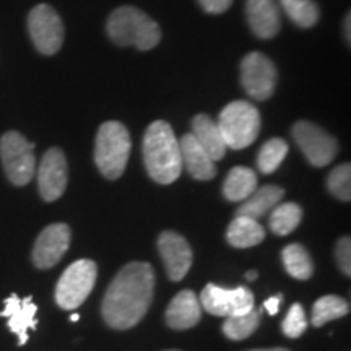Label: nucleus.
Returning <instances> with one entry per match:
<instances>
[{"label": "nucleus", "instance_id": "f257e3e1", "mask_svg": "<svg viewBox=\"0 0 351 351\" xmlns=\"http://www.w3.org/2000/svg\"><path fill=\"white\" fill-rule=\"evenodd\" d=\"M155 271L147 262H130L109 285L103 300V317L111 328L127 330L145 317L153 300Z\"/></svg>", "mask_w": 351, "mask_h": 351}, {"label": "nucleus", "instance_id": "f03ea898", "mask_svg": "<svg viewBox=\"0 0 351 351\" xmlns=\"http://www.w3.org/2000/svg\"><path fill=\"white\" fill-rule=\"evenodd\" d=\"M143 161L147 173L158 184H173L182 173L179 140L166 121L148 125L143 137Z\"/></svg>", "mask_w": 351, "mask_h": 351}, {"label": "nucleus", "instance_id": "7ed1b4c3", "mask_svg": "<svg viewBox=\"0 0 351 351\" xmlns=\"http://www.w3.org/2000/svg\"><path fill=\"white\" fill-rule=\"evenodd\" d=\"M108 36L121 47L134 46L138 51H150L161 41V29L147 13L135 7L116 8L108 19Z\"/></svg>", "mask_w": 351, "mask_h": 351}, {"label": "nucleus", "instance_id": "20e7f679", "mask_svg": "<svg viewBox=\"0 0 351 351\" xmlns=\"http://www.w3.org/2000/svg\"><path fill=\"white\" fill-rule=\"evenodd\" d=\"M130 150V134L124 124L108 121L99 127L96 134L95 163L104 178L116 181L124 174Z\"/></svg>", "mask_w": 351, "mask_h": 351}, {"label": "nucleus", "instance_id": "39448f33", "mask_svg": "<svg viewBox=\"0 0 351 351\" xmlns=\"http://www.w3.org/2000/svg\"><path fill=\"white\" fill-rule=\"evenodd\" d=\"M217 124L226 148L243 150L257 140L261 134L262 119L261 112L252 103L238 99L225 106Z\"/></svg>", "mask_w": 351, "mask_h": 351}, {"label": "nucleus", "instance_id": "423d86ee", "mask_svg": "<svg viewBox=\"0 0 351 351\" xmlns=\"http://www.w3.org/2000/svg\"><path fill=\"white\" fill-rule=\"evenodd\" d=\"M0 160L8 181L13 186H26L36 173L34 143L28 142L20 132L8 130L0 138Z\"/></svg>", "mask_w": 351, "mask_h": 351}, {"label": "nucleus", "instance_id": "0eeeda50", "mask_svg": "<svg viewBox=\"0 0 351 351\" xmlns=\"http://www.w3.org/2000/svg\"><path fill=\"white\" fill-rule=\"evenodd\" d=\"M98 267L90 258H80L73 262L64 271L56 287V302L65 311L80 307L90 293L93 291Z\"/></svg>", "mask_w": 351, "mask_h": 351}, {"label": "nucleus", "instance_id": "6e6552de", "mask_svg": "<svg viewBox=\"0 0 351 351\" xmlns=\"http://www.w3.org/2000/svg\"><path fill=\"white\" fill-rule=\"evenodd\" d=\"M28 33L34 47L43 56H54L64 44L62 19L47 3H39L28 15Z\"/></svg>", "mask_w": 351, "mask_h": 351}, {"label": "nucleus", "instance_id": "1a4fd4ad", "mask_svg": "<svg viewBox=\"0 0 351 351\" xmlns=\"http://www.w3.org/2000/svg\"><path fill=\"white\" fill-rule=\"evenodd\" d=\"M293 138L301 148L302 155L315 168H324L330 165L339 153V142L322 127L309 121H300L293 125Z\"/></svg>", "mask_w": 351, "mask_h": 351}, {"label": "nucleus", "instance_id": "9d476101", "mask_svg": "<svg viewBox=\"0 0 351 351\" xmlns=\"http://www.w3.org/2000/svg\"><path fill=\"white\" fill-rule=\"evenodd\" d=\"M278 72L275 64L262 52H249L241 60V83L252 99L265 101L275 93Z\"/></svg>", "mask_w": 351, "mask_h": 351}, {"label": "nucleus", "instance_id": "9b49d317", "mask_svg": "<svg viewBox=\"0 0 351 351\" xmlns=\"http://www.w3.org/2000/svg\"><path fill=\"white\" fill-rule=\"evenodd\" d=\"M199 301H202V306L208 314L225 319L231 317V315L249 313L256 304L254 293L249 288L239 287L234 289H226L217 287L213 283L204 288Z\"/></svg>", "mask_w": 351, "mask_h": 351}, {"label": "nucleus", "instance_id": "f8f14e48", "mask_svg": "<svg viewBox=\"0 0 351 351\" xmlns=\"http://www.w3.org/2000/svg\"><path fill=\"white\" fill-rule=\"evenodd\" d=\"M69 182L67 158L60 148L44 153L38 168V187L44 202H56L64 195Z\"/></svg>", "mask_w": 351, "mask_h": 351}, {"label": "nucleus", "instance_id": "ddd939ff", "mask_svg": "<svg viewBox=\"0 0 351 351\" xmlns=\"http://www.w3.org/2000/svg\"><path fill=\"white\" fill-rule=\"evenodd\" d=\"M72 232L65 223H54L44 228L33 247V263L38 269L46 270L59 263L69 251Z\"/></svg>", "mask_w": 351, "mask_h": 351}, {"label": "nucleus", "instance_id": "4468645a", "mask_svg": "<svg viewBox=\"0 0 351 351\" xmlns=\"http://www.w3.org/2000/svg\"><path fill=\"white\" fill-rule=\"evenodd\" d=\"M158 251L169 278L173 282H181L192 265V249L187 241L178 232L165 231L158 238Z\"/></svg>", "mask_w": 351, "mask_h": 351}, {"label": "nucleus", "instance_id": "2eb2a0df", "mask_svg": "<svg viewBox=\"0 0 351 351\" xmlns=\"http://www.w3.org/2000/svg\"><path fill=\"white\" fill-rule=\"evenodd\" d=\"M38 306L33 302V296H26L20 300L19 295H10L3 301V311L0 317L8 319V328L19 337V345L23 346L28 341V330L36 328Z\"/></svg>", "mask_w": 351, "mask_h": 351}, {"label": "nucleus", "instance_id": "dca6fc26", "mask_svg": "<svg viewBox=\"0 0 351 351\" xmlns=\"http://www.w3.org/2000/svg\"><path fill=\"white\" fill-rule=\"evenodd\" d=\"M245 16L252 33L261 39L275 38L282 28L275 0H245Z\"/></svg>", "mask_w": 351, "mask_h": 351}, {"label": "nucleus", "instance_id": "f3484780", "mask_svg": "<svg viewBox=\"0 0 351 351\" xmlns=\"http://www.w3.org/2000/svg\"><path fill=\"white\" fill-rule=\"evenodd\" d=\"M179 148H181L182 169L197 181H210L217 176L215 161L208 156V153L200 147L192 134H186L179 140Z\"/></svg>", "mask_w": 351, "mask_h": 351}, {"label": "nucleus", "instance_id": "a211bd4d", "mask_svg": "<svg viewBox=\"0 0 351 351\" xmlns=\"http://www.w3.org/2000/svg\"><path fill=\"white\" fill-rule=\"evenodd\" d=\"M202 317V307L199 298L191 289H184L171 300L166 309V322L176 330H186L199 324Z\"/></svg>", "mask_w": 351, "mask_h": 351}, {"label": "nucleus", "instance_id": "6ab92c4d", "mask_svg": "<svg viewBox=\"0 0 351 351\" xmlns=\"http://www.w3.org/2000/svg\"><path fill=\"white\" fill-rule=\"evenodd\" d=\"M192 135L200 147L208 153V156L213 161L221 160L226 153V143L223 140L221 132L218 129V124L207 114H197L192 119Z\"/></svg>", "mask_w": 351, "mask_h": 351}, {"label": "nucleus", "instance_id": "aec40b11", "mask_svg": "<svg viewBox=\"0 0 351 351\" xmlns=\"http://www.w3.org/2000/svg\"><path fill=\"white\" fill-rule=\"evenodd\" d=\"M263 238H265V230L261 223L249 217H241V215H236L226 231V241L232 247L238 249L254 247L261 244Z\"/></svg>", "mask_w": 351, "mask_h": 351}, {"label": "nucleus", "instance_id": "412c9836", "mask_svg": "<svg viewBox=\"0 0 351 351\" xmlns=\"http://www.w3.org/2000/svg\"><path fill=\"white\" fill-rule=\"evenodd\" d=\"M283 195L285 191L278 186H263L261 189H256V192L249 199H245L236 215L249 217L252 219L262 218L263 215L269 213L271 208H275L282 202Z\"/></svg>", "mask_w": 351, "mask_h": 351}, {"label": "nucleus", "instance_id": "4be33fe9", "mask_svg": "<svg viewBox=\"0 0 351 351\" xmlns=\"http://www.w3.org/2000/svg\"><path fill=\"white\" fill-rule=\"evenodd\" d=\"M257 189V174L251 168L236 166L226 176L223 184V194L230 202H243L249 199Z\"/></svg>", "mask_w": 351, "mask_h": 351}, {"label": "nucleus", "instance_id": "5701e85b", "mask_svg": "<svg viewBox=\"0 0 351 351\" xmlns=\"http://www.w3.org/2000/svg\"><path fill=\"white\" fill-rule=\"evenodd\" d=\"M283 263L285 269L293 278L296 280H309L314 274V263L311 261L309 252L306 251L304 245L289 244L283 249Z\"/></svg>", "mask_w": 351, "mask_h": 351}, {"label": "nucleus", "instance_id": "b1692460", "mask_svg": "<svg viewBox=\"0 0 351 351\" xmlns=\"http://www.w3.org/2000/svg\"><path fill=\"white\" fill-rule=\"evenodd\" d=\"M262 320V311H258L254 307L249 313L241 314V315H231L226 317L225 324H223V333L231 340H244L247 337H251L254 332L257 330L261 326Z\"/></svg>", "mask_w": 351, "mask_h": 351}, {"label": "nucleus", "instance_id": "393cba45", "mask_svg": "<svg viewBox=\"0 0 351 351\" xmlns=\"http://www.w3.org/2000/svg\"><path fill=\"white\" fill-rule=\"evenodd\" d=\"M302 208L298 204H278L270 215V230L278 236H287L300 226Z\"/></svg>", "mask_w": 351, "mask_h": 351}, {"label": "nucleus", "instance_id": "a878e982", "mask_svg": "<svg viewBox=\"0 0 351 351\" xmlns=\"http://www.w3.org/2000/svg\"><path fill=\"white\" fill-rule=\"evenodd\" d=\"M280 5L300 28H313L320 19V8L314 0H280Z\"/></svg>", "mask_w": 351, "mask_h": 351}, {"label": "nucleus", "instance_id": "bb28decb", "mask_svg": "<svg viewBox=\"0 0 351 351\" xmlns=\"http://www.w3.org/2000/svg\"><path fill=\"white\" fill-rule=\"evenodd\" d=\"M350 304L343 298L328 295L322 296L320 300L315 301L313 307V326L322 327L324 324L330 322V320L340 319L348 314Z\"/></svg>", "mask_w": 351, "mask_h": 351}, {"label": "nucleus", "instance_id": "cd10ccee", "mask_svg": "<svg viewBox=\"0 0 351 351\" xmlns=\"http://www.w3.org/2000/svg\"><path fill=\"white\" fill-rule=\"evenodd\" d=\"M288 155V143L283 138H270L262 145L257 155V168L263 174H271L280 168Z\"/></svg>", "mask_w": 351, "mask_h": 351}, {"label": "nucleus", "instance_id": "c85d7f7f", "mask_svg": "<svg viewBox=\"0 0 351 351\" xmlns=\"http://www.w3.org/2000/svg\"><path fill=\"white\" fill-rule=\"evenodd\" d=\"M327 187L330 191L332 195H335L337 199L350 202L351 200V166L350 163L337 166L335 169H332V173L328 174L327 179Z\"/></svg>", "mask_w": 351, "mask_h": 351}, {"label": "nucleus", "instance_id": "c756f323", "mask_svg": "<svg viewBox=\"0 0 351 351\" xmlns=\"http://www.w3.org/2000/svg\"><path fill=\"white\" fill-rule=\"evenodd\" d=\"M307 328V319L306 313L302 309L300 302H295L291 307H289L287 317H285L282 324V330L288 339H298L302 333L306 332Z\"/></svg>", "mask_w": 351, "mask_h": 351}, {"label": "nucleus", "instance_id": "7c9ffc66", "mask_svg": "<svg viewBox=\"0 0 351 351\" xmlns=\"http://www.w3.org/2000/svg\"><path fill=\"white\" fill-rule=\"evenodd\" d=\"M335 256H337V262H339L340 270L343 271L346 276H350L351 275V239L348 236H346V238H341L339 243H337Z\"/></svg>", "mask_w": 351, "mask_h": 351}, {"label": "nucleus", "instance_id": "2f4dec72", "mask_svg": "<svg viewBox=\"0 0 351 351\" xmlns=\"http://www.w3.org/2000/svg\"><path fill=\"white\" fill-rule=\"evenodd\" d=\"M199 3L207 13L219 15V13L228 12V8L232 5V0H199Z\"/></svg>", "mask_w": 351, "mask_h": 351}, {"label": "nucleus", "instance_id": "473e14b6", "mask_svg": "<svg viewBox=\"0 0 351 351\" xmlns=\"http://www.w3.org/2000/svg\"><path fill=\"white\" fill-rule=\"evenodd\" d=\"M282 301H283V296L282 295H275V296L269 298V300L263 302V307H265L267 313H269L270 315H275L276 313H278Z\"/></svg>", "mask_w": 351, "mask_h": 351}, {"label": "nucleus", "instance_id": "72a5a7b5", "mask_svg": "<svg viewBox=\"0 0 351 351\" xmlns=\"http://www.w3.org/2000/svg\"><path fill=\"white\" fill-rule=\"evenodd\" d=\"M350 19H351V15L348 13V15H346V19H345V34H346V43L350 44V41H351V33H350Z\"/></svg>", "mask_w": 351, "mask_h": 351}, {"label": "nucleus", "instance_id": "f704fd0d", "mask_svg": "<svg viewBox=\"0 0 351 351\" xmlns=\"http://www.w3.org/2000/svg\"><path fill=\"white\" fill-rule=\"evenodd\" d=\"M245 280H247V282H254V280H257V271L249 270L247 274H245Z\"/></svg>", "mask_w": 351, "mask_h": 351}, {"label": "nucleus", "instance_id": "c9c22d12", "mask_svg": "<svg viewBox=\"0 0 351 351\" xmlns=\"http://www.w3.org/2000/svg\"><path fill=\"white\" fill-rule=\"evenodd\" d=\"M249 351H289L288 348H261V350H249Z\"/></svg>", "mask_w": 351, "mask_h": 351}, {"label": "nucleus", "instance_id": "e433bc0d", "mask_svg": "<svg viewBox=\"0 0 351 351\" xmlns=\"http://www.w3.org/2000/svg\"><path fill=\"white\" fill-rule=\"evenodd\" d=\"M78 319H80V315H78V314H72V315H70V320H72V322H77Z\"/></svg>", "mask_w": 351, "mask_h": 351}, {"label": "nucleus", "instance_id": "4c0bfd02", "mask_svg": "<svg viewBox=\"0 0 351 351\" xmlns=\"http://www.w3.org/2000/svg\"><path fill=\"white\" fill-rule=\"evenodd\" d=\"M166 351H179V350H166Z\"/></svg>", "mask_w": 351, "mask_h": 351}]
</instances>
